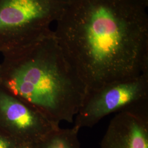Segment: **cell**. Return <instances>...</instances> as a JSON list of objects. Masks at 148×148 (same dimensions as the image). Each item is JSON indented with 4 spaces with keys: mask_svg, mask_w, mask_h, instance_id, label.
<instances>
[{
    "mask_svg": "<svg viewBox=\"0 0 148 148\" xmlns=\"http://www.w3.org/2000/svg\"><path fill=\"white\" fill-rule=\"evenodd\" d=\"M19 145L21 144L0 132V148H16Z\"/></svg>",
    "mask_w": 148,
    "mask_h": 148,
    "instance_id": "8",
    "label": "cell"
},
{
    "mask_svg": "<svg viewBox=\"0 0 148 148\" xmlns=\"http://www.w3.org/2000/svg\"><path fill=\"white\" fill-rule=\"evenodd\" d=\"M58 127L36 108L0 87V132L19 144L34 145Z\"/></svg>",
    "mask_w": 148,
    "mask_h": 148,
    "instance_id": "5",
    "label": "cell"
},
{
    "mask_svg": "<svg viewBox=\"0 0 148 148\" xmlns=\"http://www.w3.org/2000/svg\"><path fill=\"white\" fill-rule=\"evenodd\" d=\"M101 148H148V105L118 112L110 122Z\"/></svg>",
    "mask_w": 148,
    "mask_h": 148,
    "instance_id": "6",
    "label": "cell"
},
{
    "mask_svg": "<svg viewBox=\"0 0 148 148\" xmlns=\"http://www.w3.org/2000/svg\"><path fill=\"white\" fill-rule=\"evenodd\" d=\"M1 64L0 63V80H1Z\"/></svg>",
    "mask_w": 148,
    "mask_h": 148,
    "instance_id": "10",
    "label": "cell"
},
{
    "mask_svg": "<svg viewBox=\"0 0 148 148\" xmlns=\"http://www.w3.org/2000/svg\"><path fill=\"white\" fill-rule=\"evenodd\" d=\"M2 55L0 87L57 125L74 121L87 90L64 56L53 31Z\"/></svg>",
    "mask_w": 148,
    "mask_h": 148,
    "instance_id": "2",
    "label": "cell"
},
{
    "mask_svg": "<svg viewBox=\"0 0 148 148\" xmlns=\"http://www.w3.org/2000/svg\"><path fill=\"white\" fill-rule=\"evenodd\" d=\"M146 104H148V73L87 92L75 117L74 126L79 130L93 127L110 114Z\"/></svg>",
    "mask_w": 148,
    "mask_h": 148,
    "instance_id": "4",
    "label": "cell"
},
{
    "mask_svg": "<svg viewBox=\"0 0 148 148\" xmlns=\"http://www.w3.org/2000/svg\"><path fill=\"white\" fill-rule=\"evenodd\" d=\"M142 0H73L54 32L87 92L148 73V16Z\"/></svg>",
    "mask_w": 148,
    "mask_h": 148,
    "instance_id": "1",
    "label": "cell"
},
{
    "mask_svg": "<svg viewBox=\"0 0 148 148\" xmlns=\"http://www.w3.org/2000/svg\"><path fill=\"white\" fill-rule=\"evenodd\" d=\"M79 129L73 126L70 128L59 127L52 131L40 142L34 148H80L78 134Z\"/></svg>",
    "mask_w": 148,
    "mask_h": 148,
    "instance_id": "7",
    "label": "cell"
},
{
    "mask_svg": "<svg viewBox=\"0 0 148 148\" xmlns=\"http://www.w3.org/2000/svg\"><path fill=\"white\" fill-rule=\"evenodd\" d=\"M16 148H34V145H19L18 147Z\"/></svg>",
    "mask_w": 148,
    "mask_h": 148,
    "instance_id": "9",
    "label": "cell"
},
{
    "mask_svg": "<svg viewBox=\"0 0 148 148\" xmlns=\"http://www.w3.org/2000/svg\"><path fill=\"white\" fill-rule=\"evenodd\" d=\"M73 0H0V53L51 34Z\"/></svg>",
    "mask_w": 148,
    "mask_h": 148,
    "instance_id": "3",
    "label": "cell"
}]
</instances>
